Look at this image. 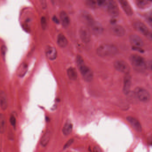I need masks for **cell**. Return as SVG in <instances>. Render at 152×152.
<instances>
[{"instance_id":"cell-19","label":"cell","mask_w":152,"mask_h":152,"mask_svg":"<svg viewBox=\"0 0 152 152\" xmlns=\"http://www.w3.org/2000/svg\"><path fill=\"white\" fill-rule=\"evenodd\" d=\"M67 73L69 78L70 80L75 81L77 78V72L75 68L70 67L68 69Z\"/></svg>"},{"instance_id":"cell-14","label":"cell","mask_w":152,"mask_h":152,"mask_svg":"<svg viewBox=\"0 0 152 152\" xmlns=\"http://www.w3.org/2000/svg\"><path fill=\"white\" fill-rule=\"evenodd\" d=\"M92 32L96 35H101L103 32V28L99 22L95 21L91 25H89Z\"/></svg>"},{"instance_id":"cell-35","label":"cell","mask_w":152,"mask_h":152,"mask_svg":"<svg viewBox=\"0 0 152 152\" xmlns=\"http://www.w3.org/2000/svg\"><path fill=\"white\" fill-rule=\"evenodd\" d=\"M149 68L150 70L152 71V60L147 64V68Z\"/></svg>"},{"instance_id":"cell-17","label":"cell","mask_w":152,"mask_h":152,"mask_svg":"<svg viewBox=\"0 0 152 152\" xmlns=\"http://www.w3.org/2000/svg\"><path fill=\"white\" fill-rule=\"evenodd\" d=\"M8 106V99L6 93L2 90H0V108L3 110H5Z\"/></svg>"},{"instance_id":"cell-12","label":"cell","mask_w":152,"mask_h":152,"mask_svg":"<svg viewBox=\"0 0 152 152\" xmlns=\"http://www.w3.org/2000/svg\"><path fill=\"white\" fill-rule=\"evenodd\" d=\"M131 86V76L129 73L125 74L123 83V91L125 95H128L130 91Z\"/></svg>"},{"instance_id":"cell-3","label":"cell","mask_w":152,"mask_h":152,"mask_svg":"<svg viewBox=\"0 0 152 152\" xmlns=\"http://www.w3.org/2000/svg\"><path fill=\"white\" fill-rule=\"evenodd\" d=\"M129 59L133 68L136 71L144 72L147 69V64L142 56L138 54H132L130 56Z\"/></svg>"},{"instance_id":"cell-36","label":"cell","mask_w":152,"mask_h":152,"mask_svg":"<svg viewBox=\"0 0 152 152\" xmlns=\"http://www.w3.org/2000/svg\"><path fill=\"white\" fill-rule=\"evenodd\" d=\"M152 140H150V141H152ZM150 142H151L152 143V141H150Z\"/></svg>"},{"instance_id":"cell-22","label":"cell","mask_w":152,"mask_h":152,"mask_svg":"<svg viewBox=\"0 0 152 152\" xmlns=\"http://www.w3.org/2000/svg\"><path fill=\"white\" fill-rule=\"evenodd\" d=\"M151 1L137 0L135 1L136 4L138 8L141 9H145L148 8L151 4Z\"/></svg>"},{"instance_id":"cell-4","label":"cell","mask_w":152,"mask_h":152,"mask_svg":"<svg viewBox=\"0 0 152 152\" xmlns=\"http://www.w3.org/2000/svg\"><path fill=\"white\" fill-rule=\"evenodd\" d=\"M114 68L119 72L125 74L129 73L130 67L128 63L122 60H117L113 63Z\"/></svg>"},{"instance_id":"cell-23","label":"cell","mask_w":152,"mask_h":152,"mask_svg":"<svg viewBox=\"0 0 152 152\" xmlns=\"http://www.w3.org/2000/svg\"><path fill=\"white\" fill-rule=\"evenodd\" d=\"M6 129V119L4 115L2 113H0V133L4 134L5 132Z\"/></svg>"},{"instance_id":"cell-18","label":"cell","mask_w":152,"mask_h":152,"mask_svg":"<svg viewBox=\"0 0 152 152\" xmlns=\"http://www.w3.org/2000/svg\"><path fill=\"white\" fill-rule=\"evenodd\" d=\"M57 44L59 47L65 48L68 44V41L63 34H60L57 37Z\"/></svg>"},{"instance_id":"cell-27","label":"cell","mask_w":152,"mask_h":152,"mask_svg":"<svg viewBox=\"0 0 152 152\" xmlns=\"http://www.w3.org/2000/svg\"><path fill=\"white\" fill-rule=\"evenodd\" d=\"M41 24L42 28L45 29L47 27V20L45 17H42L41 19Z\"/></svg>"},{"instance_id":"cell-34","label":"cell","mask_w":152,"mask_h":152,"mask_svg":"<svg viewBox=\"0 0 152 152\" xmlns=\"http://www.w3.org/2000/svg\"><path fill=\"white\" fill-rule=\"evenodd\" d=\"M93 152H102V151L99 147L95 146L93 148Z\"/></svg>"},{"instance_id":"cell-16","label":"cell","mask_w":152,"mask_h":152,"mask_svg":"<svg viewBox=\"0 0 152 152\" xmlns=\"http://www.w3.org/2000/svg\"><path fill=\"white\" fill-rule=\"evenodd\" d=\"M60 18L62 26L65 28H67L70 25V19L69 16L66 12L61 11L60 13Z\"/></svg>"},{"instance_id":"cell-26","label":"cell","mask_w":152,"mask_h":152,"mask_svg":"<svg viewBox=\"0 0 152 152\" xmlns=\"http://www.w3.org/2000/svg\"><path fill=\"white\" fill-rule=\"evenodd\" d=\"M86 5L91 9H95L98 7L97 1L95 0H86L85 1Z\"/></svg>"},{"instance_id":"cell-11","label":"cell","mask_w":152,"mask_h":152,"mask_svg":"<svg viewBox=\"0 0 152 152\" xmlns=\"http://www.w3.org/2000/svg\"><path fill=\"white\" fill-rule=\"evenodd\" d=\"M129 41L134 47L142 48L144 46V42L139 36L137 35H132L129 37Z\"/></svg>"},{"instance_id":"cell-9","label":"cell","mask_w":152,"mask_h":152,"mask_svg":"<svg viewBox=\"0 0 152 152\" xmlns=\"http://www.w3.org/2000/svg\"><path fill=\"white\" fill-rule=\"evenodd\" d=\"M133 26L134 29L143 35H147L150 31L147 26L144 23L141 21H136L134 22L133 24Z\"/></svg>"},{"instance_id":"cell-30","label":"cell","mask_w":152,"mask_h":152,"mask_svg":"<svg viewBox=\"0 0 152 152\" xmlns=\"http://www.w3.org/2000/svg\"><path fill=\"white\" fill-rule=\"evenodd\" d=\"M74 140L73 139H71L70 140H69L66 144H65V145L64 146V149H66L68 148L69 147H70L72 144L74 143Z\"/></svg>"},{"instance_id":"cell-5","label":"cell","mask_w":152,"mask_h":152,"mask_svg":"<svg viewBox=\"0 0 152 152\" xmlns=\"http://www.w3.org/2000/svg\"><path fill=\"white\" fill-rule=\"evenodd\" d=\"M135 93L138 100L143 102H147L151 99L149 92L142 87H137L135 89Z\"/></svg>"},{"instance_id":"cell-10","label":"cell","mask_w":152,"mask_h":152,"mask_svg":"<svg viewBox=\"0 0 152 152\" xmlns=\"http://www.w3.org/2000/svg\"><path fill=\"white\" fill-rule=\"evenodd\" d=\"M128 122L130 124L131 126L137 132H141L142 130V125L140 122L135 118L131 116H128L126 118Z\"/></svg>"},{"instance_id":"cell-7","label":"cell","mask_w":152,"mask_h":152,"mask_svg":"<svg viewBox=\"0 0 152 152\" xmlns=\"http://www.w3.org/2000/svg\"><path fill=\"white\" fill-rule=\"evenodd\" d=\"M79 35L81 41L85 43H88L91 41V31L86 26H82L80 28Z\"/></svg>"},{"instance_id":"cell-25","label":"cell","mask_w":152,"mask_h":152,"mask_svg":"<svg viewBox=\"0 0 152 152\" xmlns=\"http://www.w3.org/2000/svg\"><path fill=\"white\" fill-rule=\"evenodd\" d=\"M82 17H83V19L86 21V24L88 26L91 25L93 22L95 21V20L94 19L93 17L91 16V14L87 13V12L83 13V15H82Z\"/></svg>"},{"instance_id":"cell-13","label":"cell","mask_w":152,"mask_h":152,"mask_svg":"<svg viewBox=\"0 0 152 152\" xmlns=\"http://www.w3.org/2000/svg\"><path fill=\"white\" fill-rule=\"evenodd\" d=\"M45 55L47 59L51 61L56 59L58 56V52L55 47L52 46H47L45 51Z\"/></svg>"},{"instance_id":"cell-8","label":"cell","mask_w":152,"mask_h":152,"mask_svg":"<svg viewBox=\"0 0 152 152\" xmlns=\"http://www.w3.org/2000/svg\"><path fill=\"white\" fill-rule=\"evenodd\" d=\"M110 31L112 35L117 37L123 36L126 33L125 29L119 25H113L110 27Z\"/></svg>"},{"instance_id":"cell-21","label":"cell","mask_w":152,"mask_h":152,"mask_svg":"<svg viewBox=\"0 0 152 152\" xmlns=\"http://www.w3.org/2000/svg\"><path fill=\"white\" fill-rule=\"evenodd\" d=\"M51 134L50 131H47L42 137L41 140V144L42 146L45 147L49 143L50 139Z\"/></svg>"},{"instance_id":"cell-2","label":"cell","mask_w":152,"mask_h":152,"mask_svg":"<svg viewBox=\"0 0 152 152\" xmlns=\"http://www.w3.org/2000/svg\"><path fill=\"white\" fill-rule=\"evenodd\" d=\"M118 52L117 46L111 44L104 43L99 46L96 50L97 55L102 58L112 57Z\"/></svg>"},{"instance_id":"cell-28","label":"cell","mask_w":152,"mask_h":152,"mask_svg":"<svg viewBox=\"0 0 152 152\" xmlns=\"http://www.w3.org/2000/svg\"><path fill=\"white\" fill-rule=\"evenodd\" d=\"M146 20L149 24L152 26V12H150L146 16Z\"/></svg>"},{"instance_id":"cell-31","label":"cell","mask_w":152,"mask_h":152,"mask_svg":"<svg viewBox=\"0 0 152 152\" xmlns=\"http://www.w3.org/2000/svg\"><path fill=\"white\" fill-rule=\"evenodd\" d=\"M6 53V47L5 46H2L1 47V53L3 58H4Z\"/></svg>"},{"instance_id":"cell-32","label":"cell","mask_w":152,"mask_h":152,"mask_svg":"<svg viewBox=\"0 0 152 152\" xmlns=\"http://www.w3.org/2000/svg\"><path fill=\"white\" fill-rule=\"evenodd\" d=\"M132 49L134 50V51H137L139 52H144V50L142 48H140V47H134V46H133Z\"/></svg>"},{"instance_id":"cell-33","label":"cell","mask_w":152,"mask_h":152,"mask_svg":"<svg viewBox=\"0 0 152 152\" xmlns=\"http://www.w3.org/2000/svg\"><path fill=\"white\" fill-rule=\"evenodd\" d=\"M146 36L150 41L152 42V31H149Z\"/></svg>"},{"instance_id":"cell-6","label":"cell","mask_w":152,"mask_h":152,"mask_svg":"<svg viewBox=\"0 0 152 152\" xmlns=\"http://www.w3.org/2000/svg\"><path fill=\"white\" fill-rule=\"evenodd\" d=\"M107 10L111 17L116 18L119 14V9L117 2L113 0L108 1L107 6Z\"/></svg>"},{"instance_id":"cell-15","label":"cell","mask_w":152,"mask_h":152,"mask_svg":"<svg viewBox=\"0 0 152 152\" xmlns=\"http://www.w3.org/2000/svg\"><path fill=\"white\" fill-rule=\"evenodd\" d=\"M119 2L125 13L128 16H132L133 14V10L129 3L125 0H120Z\"/></svg>"},{"instance_id":"cell-29","label":"cell","mask_w":152,"mask_h":152,"mask_svg":"<svg viewBox=\"0 0 152 152\" xmlns=\"http://www.w3.org/2000/svg\"><path fill=\"white\" fill-rule=\"evenodd\" d=\"M10 122L13 127H15L16 125V119L14 115H11L10 117Z\"/></svg>"},{"instance_id":"cell-1","label":"cell","mask_w":152,"mask_h":152,"mask_svg":"<svg viewBox=\"0 0 152 152\" xmlns=\"http://www.w3.org/2000/svg\"><path fill=\"white\" fill-rule=\"evenodd\" d=\"M76 63L83 79L86 82H91L94 79V73L91 68L86 65L82 56L77 55Z\"/></svg>"},{"instance_id":"cell-24","label":"cell","mask_w":152,"mask_h":152,"mask_svg":"<svg viewBox=\"0 0 152 152\" xmlns=\"http://www.w3.org/2000/svg\"><path fill=\"white\" fill-rule=\"evenodd\" d=\"M28 70L27 64L25 63H22L21 64L20 68L18 70V76L20 77H22L24 76Z\"/></svg>"},{"instance_id":"cell-20","label":"cell","mask_w":152,"mask_h":152,"mask_svg":"<svg viewBox=\"0 0 152 152\" xmlns=\"http://www.w3.org/2000/svg\"><path fill=\"white\" fill-rule=\"evenodd\" d=\"M73 130V124L70 121H67L62 129V132L65 135H69Z\"/></svg>"}]
</instances>
